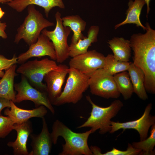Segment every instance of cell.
<instances>
[{
  "mask_svg": "<svg viewBox=\"0 0 155 155\" xmlns=\"http://www.w3.org/2000/svg\"><path fill=\"white\" fill-rule=\"evenodd\" d=\"M146 32L134 34L129 40L133 53V63L143 72L144 86L147 92L155 93V30L149 23Z\"/></svg>",
  "mask_w": 155,
  "mask_h": 155,
  "instance_id": "obj_1",
  "label": "cell"
},
{
  "mask_svg": "<svg viewBox=\"0 0 155 155\" xmlns=\"http://www.w3.org/2000/svg\"><path fill=\"white\" fill-rule=\"evenodd\" d=\"M92 129L82 133H77L70 129L59 120L53 123L51 133L53 144H56L59 137H63L65 143L62 145V151L59 155H93L88 144Z\"/></svg>",
  "mask_w": 155,
  "mask_h": 155,
  "instance_id": "obj_2",
  "label": "cell"
},
{
  "mask_svg": "<svg viewBox=\"0 0 155 155\" xmlns=\"http://www.w3.org/2000/svg\"><path fill=\"white\" fill-rule=\"evenodd\" d=\"M27 8L28 15L17 29L14 42L18 44L23 39L30 46L37 41L44 29L54 26V24L45 18L34 5H29Z\"/></svg>",
  "mask_w": 155,
  "mask_h": 155,
  "instance_id": "obj_3",
  "label": "cell"
},
{
  "mask_svg": "<svg viewBox=\"0 0 155 155\" xmlns=\"http://www.w3.org/2000/svg\"><path fill=\"white\" fill-rule=\"evenodd\" d=\"M86 99L92 106L90 115L86 121L77 128L90 127L93 133L99 129V133L101 134L109 132L111 129V120L123 106L122 102L116 99L108 106L102 107L94 103L89 96H86Z\"/></svg>",
  "mask_w": 155,
  "mask_h": 155,
  "instance_id": "obj_4",
  "label": "cell"
},
{
  "mask_svg": "<svg viewBox=\"0 0 155 155\" xmlns=\"http://www.w3.org/2000/svg\"><path fill=\"white\" fill-rule=\"evenodd\" d=\"M57 66L55 60L48 58L40 60L36 59L21 64L16 69V72L24 76L33 87L46 92V85L43 83L42 80L46 73Z\"/></svg>",
  "mask_w": 155,
  "mask_h": 155,
  "instance_id": "obj_5",
  "label": "cell"
},
{
  "mask_svg": "<svg viewBox=\"0 0 155 155\" xmlns=\"http://www.w3.org/2000/svg\"><path fill=\"white\" fill-rule=\"evenodd\" d=\"M64 88L53 104L60 106L66 103L75 104L82 99L89 87V78L73 68H69Z\"/></svg>",
  "mask_w": 155,
  "mask_h": 155,
  "instance_id": "obj_6",
  "label": "cell"
},
{
  "mask_svg": "<svg viewBox=\"0 0 155 155\" xmlns=\"http://www.w3.org/2000/svg\"><path fill=\"white\" fill-rule=\"evenodd\" d=\"M55 17L56 25L54 30L49 31L45 28L41 33L51 41L56 53V61L58 63H62L69 57V46L67 43V38L71 30L69 27L63 25L61 14L59 12H56Z\"/></svg>",
  "mask_w": 155,
  "mask_h": 155,
  "instance_id": "obj_7",
  "label": "cell"
},
{
  "mask_svg": "<svg viewBox=\"0 0 155 155\" xmlns=\"http://www.w3.org/2000/svg\"><path fill=\"white\" fill-rule=\"evenodd\" d=\"M88 84L92 94L107 99H117L121 95L113 75L103 68L98 69L92 74L89 78Z\"/></svg>",
  "mask_w": 155,
  "mask_h": 155,
  "instance_id": "obj_8",
  "label": "cell"
},
{
  "mask_svg": "<svg viewBox=\"0 0 155 155\" xmlns=\"http://www.w3.org/2000/svg\"><path fill=\"white\" fill-rule=\"evenodd\" d=\"M15 90L17 92L15 103H20L29 100L34 103L35 108L43 105L54 115L55 109L50 102L46 93L38 90L32 86L27 79L21 75L20 82L14 85Z\"/></svg>",
  "mask_w": 155,
  "mask_h": 155,
  "instance_id": "obj_9",
  "label": "cell"
},
{
  "mask_svg": "<svg viewBox=\"0 0 155 155\" xmlns=\"http://www.w3.org/2000/svg\"><path fill=\"white\" fill-rule=\"evenodd\" d=\"M105 57L95 50L75 56L70 60L69 68H73L89 78L98 69L103 68Z\"/></svg>",
  "mask_w": 155,
  "mask_h": 155,
  "instance_id": "obj_10",
  "label": "cell"
},
{
  "mask_svg": "<svg viewBox=\"0 0 155 155\" xmlns=\"http://www.w3.org/2000/svg\"><path fill=\"white\" fill-rule=\"evenodd\" d=\"M152 108V104H148L142 116L135 120L123 123L111 121V129L109 132L113 133L120 129H134L139 133L140 141L145 139L148 137L150 128L155 124V117L150 114Z\"/></svg>",
  "mask_w": 155,
  "mask_h": 155,
  "instance_id": "obj_11",
  "label": "cell"
},
{
  "mask_svg": "<svg viewBox=\"0 0 155 155\" xmlns=\"http://www.w3.org/2000/svg\"><path fill=\"white\" fill-rule=\"evenodd\" d=\"M69 70L67 65L60 64L46 73L44 78L46 92L52 105L62 92V86Z\"/></svg>",
  "mask_w": 155,
  "mask_h": 155,
  "instance_id": "obj_12",
  "label": "cell"
},
{
  "mask_svg": "<svg viewBox=\"0 0 155 155\" xmlns=\"http://www.w3.org/2000/svg\"><path fill=\"white\" fill-rule=\"evenodd\" d=\"M45 56L56 60V53L52 42L47 36L41 33L37 41L30 45L26 51L19 55L18 63L22 64L32 57Z\"/></svg>",
  "mask_w": 155,
  "mask_h": 155,
  "instance_id": "obj_13",
  "label": "cell"
},
{
  "mask_svg": "<svg viewBox=\"0 0 155 155\" xmlns=\"http://www.w3.org/2000/svg\"><path fill=\"white\" fill-rule=\"evenodd\" d=\"M42 119V128L38 134L31 133L30 145L32 150L29 155H49L51 152L53 142L51 133L44 117Z\"/></svg>",
  "mask_w": 155,
  "mask_h": 155,
  "instance_id": "obj_14",
  "label": "cell"
},
{
  "mask_svg": "<svg viewBox=\"0 0 155 155\" xmlns=\"http://www.w3.org/2000/svg\"><path fill=\"white\" fill-rule=\"evenodd\" d=\"M13 129L16 131L17 136L14 141L7 143V146L13 149L14 155H29L27 142L33 131L32 124L29 120L21 124L14 123Z\"/></svg>",
  "mask_w": 155,
  "mask_h": 155,
  "instance_id": "obj_15",
  "label": "cell"
},
{
  "mask_svg": "<svg viewBox=\"0 0 155 155\" xmlns=\"http://www.w3.org/2000/svg\"><path fill=\"white\" fill-rule=\"evenodd\" d=\"M10 109L6 108L4 113L9 117L14 123L21 124L33 117L42 118L48 112L46 107L43 105H40L32 110H26L18 107L11 100H10Z\"/></svg>",
  "mask_w": 155,
  "mask_h": 155,
  "instance_id": "obj_16",
  "label": "cell"
},
{
  "mask_svg": "<svg viewBox=\"0 0 155 155\" xmlns=\"http://www.w3.org/2000/svg\"><path fill=\"white\" fill-rule=\"evenodd\" d=\"M7 5L17 11L21 12L29 5H36L44 9L45 15L48 18L49 13L54 7L65 8L62 0H13L7 3Z\"/></svg>",
  "mask_w": 155,
  "mask_h": 155,
  "instance_id": "obj_17",
  "label": "cell"
},
{
  "mask_svg": "<svg viewBox=\"0 0 155 155\" xmlns=\"http://www.w3.org/2000/svg\"><path fill=\"white\" fill-rule=\"evenodd\" d=\"M17 67L16 64L12 66L5 71L0 79V98L11 100L14 103L16 92L14 90V80L17 75Z\"/></svg>",
  "mask_w": 155,
  "mask_h": 155,
  "instance_id": "obj_18",
  "label": "cell"
},
{
  "mask_svg": "<svg viewBox=\"0 0 155 155\" xmlns=\"http://www.w3.org/2000/svg\"><path fill=\"white\" fill-rule=\"evenodd\" d=\"M99 31V28L98 26H92L88 31L87 37L86 36L83 39L79 40L76 43H71L69 46V57H73L86 52L91 44L98 41L97 37Z\"/></svg>",
  "mask_w": 155,
  "mask_h": 155,
  "instance_id": "obj_19",
  "label": "cell"
},
{
  "mask_svg": "<svg viewBox=\"0 0 155 155\" xmlns=\"http://www.w3.org/2000/svg\"><path fill=\"white\" fill-rule=\"evenodd\" d=\"M145 4L144 0H135L133 1L129 0L128 3V8L125 13L126 18L122 22L116 24L114 27L115 29L126 24H133L145 30L146 27L142 24L140 19L141 11Z\"/></svg>",
  "mask_w": 155,
  "mask_h": 155,
  "instance_id": "obj_20",
  "label": "cell"
},
{
  "mask_svg": "<svg viewBox=\"0 0 155 155\" xmlns=\"http://www.w3.org/2000/svg\"><path fill=\"white\" fill-rule=\"evenodd\" d=\"M107 43L115 59L120 61L129 62L131 49L129 40L123 37H114L108 40Z\"/></svg>",
  "mask_w": 155,
  "mask_h": 155,
  "instance_id": "obj_21",
  "label": "cell"
},
{
  "mask_svg": "<svg viewBox=\"0 0 155 155\" xmlns=\"http://www.w3.org/2000/svg\"><path fill=\"white\" fill-rule=\"evenodd\" d=\"M135 93L140 99L146 100L148 98L144 84V74L143 71L131 62L127 70Z\"/></svg>",
  "mask_w": 155,
  "mask_h": 155,
  "instance_id": "obj_22",
  "label": "cell"
},
{
  "mask_svg": "<svg viewBox=\"0 0 155 155\" xmlns=\"http://www.w3.org/2000/svg\"><path fill=\"white\" fill-rule=\"evenodd\" d=\"M62 20L63 25L69 27L73 32L71 43H76L79 40L83 39L86 37L82 32L85 30L86 23L79 16H67L62 18Z\"/></svg>",
  "mask_w": 155,
  "mask_h": 155,
  "instance_id": "obj_23",
  "label": "cell"
},
{
  "mask_svg": "<svg viewBox=\"0 0 155 155\" xmlns=\"http://www.w3.org/2000/svg\"><path fill=\"white\" fill-rule=\"evenodd\" d=\"M117 89L123 99L127 100L131 97L133 92L132 84L127 71H124L113 75Z\"/></svg>",
  "mask_w": 155,
  "mask_h": 155,
  "instance_id": "obj_24",
  "label": "cell"
},
{
  "mask_svg": "<svg viewBox=\"0 0 155 155\" xmlns=\"http://www.w3.org/2000/svg\"><path fill=\"white\" fill-rule=\"evenodd\" d=\"M131 62L117 60L113 54L105 57L103 69L108 73L113 75L119 73L127 71Z\"/></svg>",
  "mask_w": 155,
  "mask_h": 155,
  "instance_id": "obj_25",
  "label": "cell"
},
{
  "mask_svg": "<svg viewBox=\"0 0 155 155\" xmlns=\"http://www.w3.org/2000/svg\"><path fill=\"white\" fill-rule=\"evenodd\" d=\"M150 135L145 139L139 142H133L132 146L141 150L140 155H154V149L155 146V124L151 127Z\"/></svg>",
  "mask_w": 155,
  "mask_h": 155,
  "instance_id": "obj_26",
  "label": "cell"
},
{
  "mask_svg": "<svg viewBox=\"0 0 155 155\" xmlns=\"http://www.w3.org/2000/svg\"><path fill=\"white\" fill-rule=\"evenodd\" d=\"M14 124L8 116L0 115V138H5L13 130Z\"/></svg>",
  "mask_w": 155,
  "mask_h": 155,
  "instance_id": "obj_27",
  "label": "cell"
},
{
  "mask_svg": "<svg viewBox=\"0 0 155 155\" xmlns=\"http://www.w3.org/2000/svg\"><path fill=\"white\" fill-rule=\"evenodd\" d=\"M141 150L133 147L131 144L128 143L127 150L122 151L113 148L112 150L102 155H140Z\"/></svg>",
  "mask_w": 155,
  "mask_h": 155,
  "instance_id": "obj_28",
  "label": "cell"
},
{
  "mask_svg": "<svg viewBox=\"0 0 155 155\" xmlns=\"http://www.w3.org/2000/svg\"><path fill=\"white\" fill-rule=\"evenodd\" d=\"M17 63H18V57L16 54L13 55L11 59H7L4 56L0 55V70L6 71Z\"/></svg>",
  "mask_w": 155,
  "mask_h": 155,
  "instance_id": "obj_29",
  "label": "cell"
},
{
  "mask_svg": "<svg viewBox=\"0 0 155 155\" xmlns=\"http://www.w3.org/2000/svg\"><path fill=\"white\" fill-rule=\"evenodd\" d=\"M10 100L6 99L0 98V115L1 112L5 108H10Z\"/></svg>",
  "mask_w": 155,
  "mask_h": 155,
  "instance_id": "obj_30",
  "label": "cell"
},
{
  "mask_svg": "<svg viewBox=\"0 0 155 155\" xmlns=\"http://www.w3.org/2000/svg\"><path fill=\"white\" fill-rule=\"evenodd\" d=\"M7 26L6 23L0 21V37L4 39L7 38V35L5 31Z\"/></svg>",
  "mask_w": 155,
  "mask_h": 155,
  "instance_id": "obj_31",
  "label": "cell"
},
{
  "mask_svg": "<svg viewBox=\"0 0 155 155\" xmlns=\"http://www.w3.org/2000/svg\"><path fill=\"white\" fill-rule=\"evenodd\" d=\"M90 148L93 155H100L102 153L100 149L98 147L95 146H91Z\"/></svg>",
  "mask_w": 155,
  "mask_h": 155,
  "instance_id": "obj_32",
  "label": "cell"
},
{
  "mask_svg": "<svg viewBox=\"0 0 155 155\" xmlns=\"http://www.w3.org/2000/svg\"><path fill=\"white\" fill-rule=\"evenodd\" d=\"M145 3L146 4L147 7V13H146V18L147 19L148 17V14L149 13L150 10V2L151 0H144Z\"/></svg>",
  "mask_w": 155,
  "mask_h": 155,
  "instance_id": "obj_33",
  "label": "cell"
},
{
  "mask_svg": "<svg viewBox=\"0 0 155 155\" xmlns=\"http://www.w3.org/2000/svg\"><path fill=\"white\" fill-rule=\"evenodd\" d=\"M5 13V12L3 11L1 7H0V19L3 17Z\"/></svg>",
  "mask_w": 155,
  "mask_h": 155,
  "instance_id": "obj_34",
  "label": "cell"
},
{
  "mask_svg": "<svg viewBox=\"0 0 155 155\" xmlns=\"http://www.w3.org/2000/svg\"><path fill=\"white\" fill-rule=\"evenodd\" d=\"M4 72L3 71L0 70V78H2L4 74Z\"/></svg>",
  "mask_w": 155,
  "mask_h": 155,
  "instance_id": "obj_35",
  "label": "cell"
},
{
  "mask_svg": "<svg viewBox=\"0 0 155 155\" xmlns=\"http://www.w3.org/2000/svg\"><path fill=\"white\" fill-rule=\"evenodd\" d=\"M6 3V2L5 0H0V3Z\"/></svg>",
  "mask_w": 155,
  "mask_h": 155,
  "instance_id": "obj_36",
  "label": "cell"
},
{
  "mask_svg": "<svg viewBox=\"0 0 155 155\" xmlns=\"http://www.w3.org/2000/svg\"><path fill=\"white\" fill-rule=\"evenodd\" d=\"M6 3H8L12 1L13 0H5Z\"/></svg>",
  "mask_w": 155,
  "mask_h": 155,
  "instance_id": "obj_37",
  "label": "cell"
},
{
  "mask_svg": "<svg viewBox=\"0 0 155 155\" xmlns=\"http://www.w3.org/2000/svg\"></svg>",
  "mask_w": 155,
  "mask_h": 155,
  "instance_id": "obj_38",
  "label": "cell"
}]
</instances>
